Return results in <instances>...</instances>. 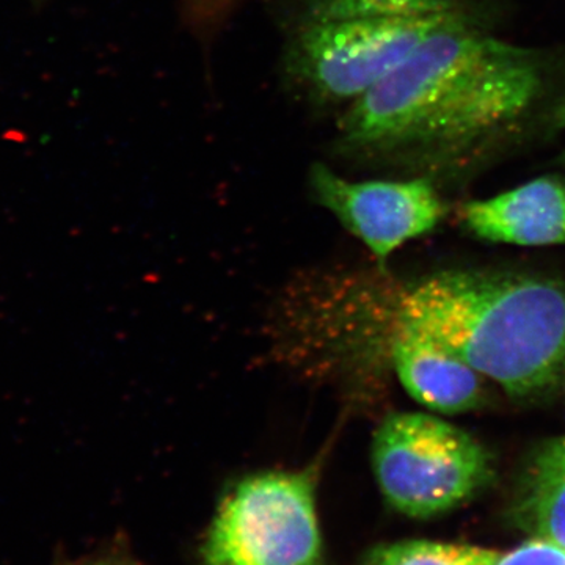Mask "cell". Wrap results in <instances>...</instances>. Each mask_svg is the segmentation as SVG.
Listing matches in <instances>:
<instances>
[{"instance_id": "obj_3", "label": "cell", "mask_w": 565, "mask_h": 565, "mask_svg": "<svg viewBox=\"0 0 565 565\" xmlns=\"http://www.w3.org/2000/svg\"><path fill=\"white\" fill-rule=\"evenodd\" d=\"M473 14L465 0H299L282 70L307 102L343 110L435 32Z\"/></svg>"}, {"instance_id": "obj_13", "label": "cell", "mask_w": 565, "mask_h": 565, "mask_svg": "<svg viewBox=\"0 0 565 565\" xmlns=\"http://www.w3.org/2000/svg\"><path fill=\"white\" fill-rule=\"evenodd\" d=\"M79 565H125L121 563H115V561L109 559H99V561H90V563L79 564Z\"/></svg>"}, {"instance_id": "obj_1", "label": "cell", "mask_w": 565, "mask_h": 565, "mask_svg": "<svg viewBox=\"0 0 565 565\" xmlns=\"http://www.w3.org/2000/svg\"><path fill=\"white\" fill-rule=\"evenodd\" d=\"M565 117V77L552 52L490 32L482 14L430 35L340 110L345 159L435 182L478 170Z\"/></svg>"}, {"instance_id": "obj_9", "label": "cell", "mask_w": 565, "mask_h": 565, "mask_svg": "<svg viewBox=\"0 0 565 565\" xmlns=\"http://www.w3.org/2000/svg\"><path fill=\"white\" fill-rule=\"evenodd\" d=\"M515 519L531 537L565 550V435L531 456L516 493Z\"/></svg>"}, {"instance_id": "obj_8", "label": "cell", "mask_w": 565, "mask_h": 565, "mask_svg": "<svg viewBox=\"0 0 565 565\" xmlns=\"http://www.w3.org/2000/svg\"><path fill=\"white\" fill-rule=\"evenodd\" d=\"M465 228L487 243L565 245V178L541 177L460 207Z\"/></svg>"}, {"instance_id": "obj_6", "label": "cell", "mask_w": 565, "mask_h": 565, "mask_svg": "<svg viewBox=\"0 0 565 565\" xmlns=\"http://www.w3.org/2000/svg\"><path fill=\"white\" fill-rule=\"evenodd\" d=\"M315 202L371 252L382 267L403 245L433 232L445 203L433 178L348 180L326 163L311 166Z\"/></svg>"}, {"instance_id": "obj_10", "label": "cell", "mask_w": 565, "mask_h": 565, "mask_svg": "<svg viewBox=\"0 0 565 565\" xmlns=\"http://www.w3.org/2000/svg\"><path fill=\"white\" fill-rule=\"evenodd\" d=\"M500 555L478 545L411 541L375 546L362 565H494Z\"/></svg>"}, {"instance_id": "obj_7", "label": "cell", "mask_w": 565, "mask_h": 565, "mask_svg": "<svg viewBox=\"0 0 565 565\" xmlns=\"http://www.w3.org/2000/svg\"><path fill=\"white\" fill-rule=\"evenodd\" d=\"M377 313L374 343L416 403L445 415L484 407L486 377L444 344L394 318L388 302Z\"/></svg>"}, {"instance_id": "obj_12", "label": "cell", "mask_w": 565, "mask_h": 565, "mask_svg": "<svg viewBox=\"0 0 565 565\" xmlns=\"http://www.w3.org/2000/svg\"><path fill=\"white\" fill-rule=\"evenodd\" d=\"M243 0H181L182 11L192 28L214 31L232 17Z\"/></svg>"}, {"instance_id": "obj_2", "label": "cell", "mask_w": 565, "mask_h": 565, "mask_svg": "<svg viewBox=\"0 0 565 565\" xmlns=\"http://www.w3.org/2000/svg\"><path fill=\"white\" fill-rule=\"evenodd\" d=\"M419 330L515 399L565 382V286L512 270H441L388 302Z\"/></svg>"}, {"instance_id": "obj_11", "label": "cell", "mask_w": 565, "mask_h": 565, "mask_svg": "<svg viewBox=\"0 0 565 565\" xmlns=\"http://www.w3.org/2000/svg\"><path fill=\"white\" fill-rule=\"evenodd\" d=\"M494 565H565V550L545 539L530 537L511 552L501 553Z\"/></svg>"}, {"instance_id": "obj_14", "label": "cell", "mask_w": 565, "mask_h": 565, "mask_svg": "<svg viewBox=\"0 0 565 565\" xmlns=\"http://www.w3.org/2000/svg\"><path fill=\"white\" fill-rule=\"evenodd\" d=\"M564 162H565V156H564Z\"/></svg>"}, {"instance_id": "obj_5", "label": "cell", "mask_w": 565, "mask_h": 565, "mask_svg": "<svg viewBox=\"0 0 565 565\" xmlns=\"http://www.w3.org/2000/svg\"><path fill=\"white\" fill-rule=\"evenodd\" d=\"M204 565H322L313 471L248 476L223 498Z\"/></svg>"}, {"instance_id": "obj_4", "label": "cell", "mask_w": 565, "mask_h": 565, "mask_svg": "<svg viewBox=\"0 0 565 565\" xmlns=\"http://www.w3.org/2000/svg\"><path fill=\"white\" fill-rule=\"evenodd\" d=\"M371 462L386 503L416 520L455 511L494 478L493 457L478 438L440 416L418 412L382 419Z\"/></svg>"}]
</instances>
